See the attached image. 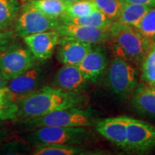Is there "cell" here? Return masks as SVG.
Wrapping results in <instances>:
<instances>
[{
  "label": "cell",
  "instance_id": "cell-26",
  "mask_svg": "<svg viewBox=\"0 0 155 155\" xmlns=\"http://www.w3.org/2000/svg\"><path fill=\"white\" fill-rule=\"evenodd\" d=\"M18 110L17 103L13 101L0 104V119L4 121L7 120H15Z\"/></svg>",
  "mask_w": 155,
  "mask_h": 155
},
{
  "label": "cell",
  "instance_id": "cell-14",
  "mask_svg": "<svg viewBox=\"0 0 155 155\" xmlns=\"http://www.w3.org/2000/svg\"><path fill=\"white\" fill-rule=\"evenodd\" d=\"M58 45L57 51L58 61L63 65L77 66L93 48L91 44L63 37H61Z\"/></svg>",
  "mask_w": 155,
  "mask_h": 155
},
{
  "label": "cell",
  "instance_id": "cell-30",
  "mask_svg": "<svg viewBox=\"0 0 155 155\" xmlns=\"http://www.w3.org/2000/svg\"><path fill=\"white\" fill-rule=\"evenodd\" d=\"M8 81H7V79L5 78L2 73L1 71H0V90H2V89L7 87Z\"/></svg>",
  "mask_w": 155,
  "mask_h": 155
},
{
  "label": "cell",
  "instance_id": "cell-10",
  "mask_svg": "<svg viewBox=\"0 0 155 155\" xmlns=\"http://www.w3.org/2000/svg\"><path fill=\"white\" fill-rule=\"evenodd\" d=\"M61 38V34L56 30L38 32L23 38L27 48L37 59L42 61L51 58Z\"/></svg>",
  "mask_w": 155,
  "mask_h": 155
},
{
  "label": "cell",
  "instance_id": "cell-31",
  "mask_svg": "<svg viewBox=\"0 0 155 155\" xmlns=\"http://www.w3.org/2000/svg\"><path fill=\"white\" fill-rule=\"evenodd\" d=\"M63 1L66 2H68V3H70V2H73L78 1V0H63Z\"/></svg>",
  "mask_w": 155,
  "mask_h": 155
},
{
  "label": "cell",
  "instance_id": "cell-1",
  "mask_svg": "<svg viewBox=\"0 0 155 155\" xmlns=\"http://www.w3.org/2000/svg\"><path fill=\"white\" fill-rule=\"evenodd\" d=\"M85 100L81 92L66 91L52 86H43L17 101L18 110L14 121L39 117L65 108H80Z\"/></svg>",
  "mask_w": 155,
  "mask_h": 155
},
{
  "label": "cell",
  "instance_id": "cell-11",
  "mask_svg": "<svg viewBox=\"0 0 155 155\" xmlns=\"http://www.w3.org/2000/svg\"><path fill=\"white\" fill-rule=\"evenodd\" d=\"M56 30L63 38H67L91 45L101 44L109 39V28H96L84 25L61 23Z\"/></svg>",
  "mask_w": 155,
  "mask_h": 155
},
{
  "label": "cell",
  "instance_id": "cell-2",
  "mask_svg": "<svg viewBox=\"0 0 155 155\" xmlns=\"http://www.w3.org/2000/svg\"><path fill=\"white\" fill-rule=\"evenodd\" d=\"M109 30L112 50L116 57L132 65L141 64L151 42L135 28L117 21L112 22Z\"/></svg>",
  "mask_w": 155,
  "mask_h": 155
},
{
  "label": "cell",
  "instance_id": "cell-22",
  "mask_svg": "<svg viewBox=\"0 0 155 155\" xmlns=\"http://www.w3.org/2000/svg\"><path fill=\"white\" fill-rule=\"evenodd\" d=\"M140 65L145 84L155 87V42H151Z\"/></svg>",
  "mask_w": 155,
  "mask_h": 155
},
{
  "label": "cell",
  "instance_id": "cell-6",
  "mask_svg": "<svg viewBox=\"0 0 155 155\" xmlns=\"http://www.w3.org/2000/svg\"><path fill=\"white\" fill-rule=\"evenodd\" d=\"M42 63L28 48L10 45L0 53V71L7 81L19 76Z\"/></svg>",
  "mask_w": 155,
  "mask_h": 155
},
{
  "label": "cell",
  "instance_id": "cell-15",
  "mask_svg": "<svg viewBox=\"0 0 155 155\" xmlns=\"http://www.w3.org/2000/svg\"><path fill=\"white\" fill-rule=\"evenodd\" d=\"M107 58L100 48H92L78 67L88 81L96 82L107 67Z\"/></svg>",
  "mask_w": 155,
  "mask_h": 155
},
{
  "label": "cell",
  "instance_id": "cell-17",
  "mask_svg": "<svg viewBox=\"0 0 155 155\" xmlns=\"http://www.w3.org/2000/svg\"><path fill=\"white\" fill-rule=\"evenodd\" d=\"M87 150L78 144H38L32 152L34 155L86 154Z\"/></svg>",
  "mask_w": 155,
  "mask_h": 155
},
{
  "label": "cell",
  "instance_id": "cell-4",
  "mask_svg": "<svg viewBox=\"0 0 155 155\" xmlns=\"http://www.w3.org/2000/svg\"><path fill=\"white\" fill-rule=\"evenodd\" d=\"M25 140L32 144H80L91 139L86 127H43L26 131Z\"/></svg>",
  "mask_w": 155,
  "mask_h": 155
},
{
  "label": "cell",
  "instance_id": "cell-18",
  "mask_svg": "<svg viewBox=\"0 0 155 155\" xmlns=\"http://www.w3.org/2000/svg\"><path fill=\"white\" fill-rule=\"evenodd\" d=\"M152 8L147 5L137 4H122L121 12L116 21L135 28L145 14Z\"/></svg>",
  "mask_w": 155,
  "mask_h": 155
},
{
  "label": "cell",
  "instance_id": "cell-20",
  "mask_svg": "<svg viewBox=\"0 0 155 155\" xmlns=\"http://www.w3.org/2000/svg\"><path fill=\"white\" fill-rule=\"evenodd\" d=\"M28 4L46 16L61 19L65 15L68 3L63 0H30Z\"/></svg>",
  "mask_w": 155,
  "mask_h": 155
},
{
  "label": "cell",
  "instance_id": "cell-13",
  "mask_svg": "<svg viewBox=\"0 0 155 155\" xmlns=\"http://www.w3.org/2000/svg\"><path fill=\"white\" fill-rule=\"evenodd\" d=\"M127 116L107 118L97 121L96 129L98 134L122 149L127 148Z\"/></svg>",
  "mask_w": 155,
  "mask_h": 155
},
{
  "label": "cell",
  "instance_id": "cell-24",
  "mask_svg": "<svg viewBox=\"0 0 155 155\" xmlns=\"http://www.w3.org/2000/svg\"><path fill=\"white\" fill-rule=\"evenodd\" d=\"M135 28L151 42H155V7L145 14Z\"/></svg>",
  "mask_w": 155,
  "mask_h": 155
},
{
  "label": "cell",
  "instance_id": "cell-8",
  "mask_svg": "<svg viewBox=\"0 0 155 155\" xmlns=\"http://www.w3.org/2000/svg\"><path fill=\"white\" fill-rule=\"evenodd\" d=\"M154 147L155 126L127 116L126 150L144 152Z\"/></svg>",
  "mask_w": 155,
  "mask_h": 155
},
{
  "label": "cell",
  "instance_id": "cell-23",
  "mask_svg": "<svg viewBox=\"0 0 155 155\" xmlns=\"http://www.w3.org/2000/svg\"><path fill=\"white\" fill-rule=\"evenodd\" d=\"M96 9L92 0H78L68 4L65 15L62 17L76 18L86 17L91 14Z\"/></svg>",
  "mask_w": 155,
  "mask_h": 155
},
{
  "label": "cell",
  "instance_id": "cell-5",
  "mask_svg": "<svg viewBox=\"0 0 155 155\" xmlns=\"http://www.w3.org/2000/svg\"><path fill=\"white\" fill-rule=\"evenodd\" d=\"M106 80L112 92L127 96L137 88V71L132 64L115 56L106 70Z\"/></svg>",
  "mask_w": 155,
  "mask_h": 155
},
{
  "label": "cell",
  "instance_id": "cell-27",
  "mask_svg": "<svg viewBox=\"0 0 155 155\" xmlns=\"http://www.w3.org/2000/svg\"><path fill=\"white\" fill-rule=\"evenodd\" d=\"M13 39V34L7 31H0V53L7 49L10 45Z\"/></svg>",
  "mask_w": 155,
  "mask_h": 155
},
{
  "label": "cell",
  "instance_id": "cell-19",
  "mask_svg": "<svg viewBox=\"0 0 155 155\" xmlns=\"http://www.w3.org/2000/svg\"><path fill=\"white\" fill-rule=\"evenodd\" d=\"M61 21L62 23H65V24L80 25L96 28H110L113 22L98 9H96L88 16L76 17V18L62 17Z\"/></svg>",
  "mask_w": 155,
  "mask_h": 155
},
{
  "label": "cell",
  "instance_id": "cell-29",
  "mask_svg": "<svg viewBox=\"0 0 155 155\" xmlns=\"http://www.w3.org/2000/svg\"><path fill=\"white\" fill-rule=\"evenodd\" d=\"M4 120L0 119V144L9 137V129L5 124Z\"/></svg>",
  "mask_w": 155,
  "mask_h": 155
},
{
  "label": "cell",
  "instance_id": "cell-28",
  "mask_svg": "<svg viewBox=\"0 0 155 155\" xmlns=\"http://www.w3.org/2000/svg\"><path fill=\"white\" fill-rule=\"evenodd\" d=\"M122 4H137L147 5L149 7H155V0H120Z\"/></svg>",
  "mask_w": 155,
  "mask_h": 155
},
{
  "label": "cell",
  "instance_id": "cell-12",
  "mask_svg": "<svg viewBox=\"0 0 155 155\" xmlns=\"http://www.w3.org/2000/svg\"><path fill=\"white\" fill-rule=\"evenodd\" d=\"M88 82L77 65H63L54 75L51 86L66 91L81 92Z\"/></svg>",
  "mask_w": 155,
  "mask_h": 155
},
{
  "label": "cell",
  "instance_id": "cell-21",
  "mask_svg": "<svg viewBox=\"0 0 155 155\" xmlns=\"http://www.w3.org/2000/svg\"><path fill=\"white\" fill-rule=\"evenodd\" d=\"M17 0H0V31H5L14 22L20 12Z\"/></svg>",
  "mask_w": 155,
  "mask_h": 155
},
{
  "label": "cell",
  "instance_id": "cell-25",
  "mask_svg": "<svg viewBox=\"0 0 155 155\" xmlns=\"http://www.w3.org/2000/svg\"><path fill=\"white\" fill-rule=\"evenodd\" d=\"M96 8L104 13L112 22L119 17L121 12L122 3L120 0H92Z\"/></svg>",
  "mask_w": 155,
  "mask_h": 155
},
{
  "label": "cell",
  "instance_id": "cell-16",
  "mask_svg": "<svg viewBox=\"0 0 155 155\" xmlns=\"http://www.w3.org/2000/svg\"><path fill=\"white\" fill-rule=\"evenodd\" d=\"M132 104L139 112L155 118V87L145 84L136 88Z\"/></svg>",
  "mask_w": 155,
  "mask_h": 155
},
{
  "label": "cell",
  "instance_id": "cell-3",
  "mask_svg": "<svg viewBox=\"0 0 155 155\" xmlns=\"http://www.w3.org/2000/svg\"><path fill=\"white\" fill-rule=\"evenodd\" d=\"M95 122L91 111L79 107L58 110L32 119L14 121L19 129L25 132L43 127H88Z\"/></svg>",
  "mask_w": 155,
  "mask_h": 155
},
{
  "label": "cell",
  "instance_id": "cell-7",
  "mask_svg": "<svg viewBox=\"0 0 155 155\" xmlns=\"http://www.w3.org/2000/svg\"><path fill=\"white\" fill-rule=\"evenodd\" d=\"M61 23V19L46 16L27 3L15 19V30L17 36L25 38L38 32L55 30Z\"/></svg>",
  "mask_w": 155,
  "mask_h": 155
},
{
  "label": "cell",
  "instance_id": "cell-9",
  "mask_svg": "<svg viewBox=\"0 0 155 155\" xmlns=\"http://www.w3.org/2000/svg\"><path fill=\"white\" fill-rule=\"evenodd\" d=\"M40 63L15 78L8 81L7 88L15 102L42 87L46 79L45 67Z\"/></svg>",
  "mask_w": 155,
  "mask_h": 155
}]
</instances>
